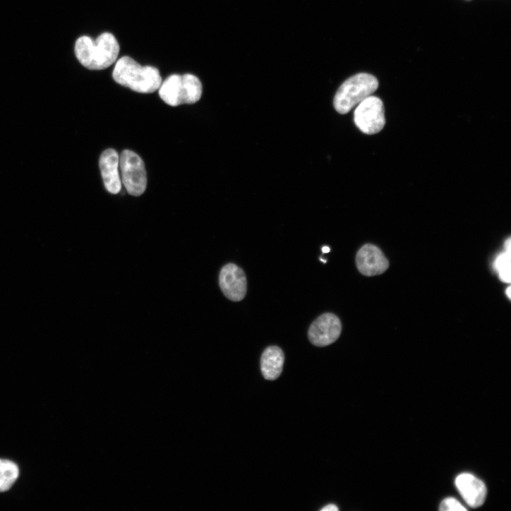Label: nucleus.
<instances>
[{
	"mask_svg": "<svg viewBox=\"0 0 511 511\" xmlns=\"http://www.w3.org/2000/svg\"><path fill=\"white\" fill-rule=\"evenodd\" d=\"M322 251L323 253H329L330 251V248L329 246H325L323 247Z\"/></svg>",
	"mask_w": 511,
	"mask_h": 511,
	"instance_id": "obj_18",
	"label": "nucleus"
},
{
	"mask_svg": "<svg viewBox=\"0 0 511 511\" xmlns=\"http://www.w3.org/2000/svg\"><path fill=\"white\" fill-rule=\"evenodd\" d=\"M505 251L500 253L496 258L494 267L498 273L500 279L510 284V261H511V239L508 238L505 243Z\"/></svg>",
	"mask_w": 511,
	"mask_h": 511,
	"instance_id": "obj_14",
	"label": "nucleus"
},
{
	"mask_svg": "<svg viewBox=\"0 0 511 511\" xmlns=\"http://www.w3.org/2000/svg\"><path fill=\"white\" fill-rule=\"evenodd\" d=\"M505 293H506L507 296L508 297V299H511V288H510V287H509L507 289Z\"/></svg>",
	"mask_w": 511,
	"mask_h": 511,
	"instance_id": "obj_17",
	"label": "nucleus"
},
{
	"mask_svg": "<svg viewBox=\"0 0 511 511\" xmlns=\"http://www.w3.org/2000/svg\"><path fill=\"white\" fill-rule=\"evenodd\" d=\"M356 264L361 274L373 277L385 273L390 267L385 255L373 244L363 246L356 254Z\"/></svg>",
	"mask_w": 511,
	"mask_h": 511,
	"instance_id": "obj_9",
	"label": "nucleus"
},
{
	"mask_svg": "<svg viewBox=\"0 0 511 511\" xmlns=\"http://www.w3.org/2000/svg\"><path fill=\"white\" fill-rule=\"evenodd\" d=\"M342 332V324L337 316L325 313L311 325L308 338L317 347H326L337 340Z\"/></svg>",
	"mask_w": 511,
	"mask_h": 511,
	"instance_id": "obj_7",
	"label": "nucleus"
},
{
	"mask_svg": "<svg viewBox=\"0 0 511 511\" xmlns=\"http://www.w3.org/2000/svg\"><path fill=\"white\" fill-rule=\"evenodd\" d=\"M455 484L462 498L470 507H478L483 504L487 489L481 480L473 474L463 473L456 478Z\"/></svg>",
	"mask_w": 511,
	"mask_h": 511,
	"instance_id": "obj_10",
	"label": "nucleus"
},
{
	"mask_svg": "<svg viewBox=\"0 0 511 511\" xmlns=\"http://www.w3.org/2000/svg\"><path fill=\"white\" fill-rule=\"evenodd\" d=\"M322 511H338L339 508L334 504L327 505L321 509Z\"/></svg>",
	"mask_w": 511,
	"mask_h": 511,
	"instance_id": "obj_16",
	"label": "nucleus"
},
{
	"mask_svg": "<svg viewBox=\"0 0 511 511\" xmlns=\"http://www.w3.org/2000/svg\"><path fill=\"white\" fill-rule=\"evenodd\" d=\"M220 287L230 301H242L247 292V282L244 271L234 264L222 267L219 277Z\"/></svg>",
	"mask_w": 511,
	"mask_h": 511,
	"instance_id": "obj_8",
	"label": "nucleus"
},
{
	"mask_svg": "<svg viewBox=\"0 0 511 511\" xmlns=\"http://www.w3.org/2000/svg\"><path fill=\"white\" fill-rule=\"evenodd\" d=\"M112 77L116 83L145 94L155 92L162 83L157 68L143 66L129 56H124L117 61Z\"/></svg>",
	"mask_w": 511,
	"mask_h": 511,
	"instance_id": "obj_2",
	"label": "nucleus"
},
{
	"mask_svg": "<svg viewBox=\"0 0 511 511\" xmlns=\"http://www.w3.org/2000/svg\"><path fill=\"white\" fill-rule=\"evenodd\" d=\"M440 510L443 511H462L467 508L456 498H447L442 501Z\"/></svg>",
	"mask_w": 511,
	"mask_h": 511,
	"instance_id": "obj_15",
	"label": "nucleus"
},
{
	"mask_svg": "<svg viewBox=\"0 0 511 511\" xmlns=\"http://www.w3.org/2000/svg\"><path fill=\"white\" fill-rule=\"evenodd\" d=\"M20 474L18 466L12 461L0 459V492L11 488Z\"/></svg>",
	"mask_w": 511,
	"mask_h": 511,
	"instance_id": "obj_13",
	"label": "nucleus"
},
{
	"mask_svg": "<svg viewBox=\"0 0 511 511\" xmlns=\"http://www.w3.org/2000/svg\"><path fill=\"white\" fill-rule=\"evenodd\" d=\"M159 94L162 100L170 106L191 104L200 100L203 86L196 76L175 74L162 81Z\"/></svg>",
	"mask_w": 511,
	"mask_h": 511,
	"instance_id": "obj_3",
	"label": "nucleus"
},
{
	"mask_svg": "<svg viewBox=\"0 0 511 511\" xmlns=\"http://www.w3.org/2000/svg\"><path fill=\"white\" fill-rule=\"evenodd\" d=\"M378 87V81L375 76L364 73L356 74L339 87L334 98V107L339 114H347L371 96Z\"/></svg>",
	"mask_w": 511,
	"mask_h": 511,
	"instance_id": "obj_4",
	"label": "nucleus"
},
{
	"mask_svg": "<svg viewBox=\"0 0 511 511\" xmlns=\"http://www.w3.org/2000/svg\"><path fill=\"white\" fill-rule=\"evenodd\" d=\"M285 358L282 349L277 346L267 348L261 358V368L267 380L277 379L282 373Z\"/></svg>",
	"mask_w": 511,
	"mask_h": 511,
	"instance_id": "obj_12",
	"label": "nucleus"
},
{
	"mask_svg": "<svg viewBox=\"0 0 511 511\" xmlns=\"http://www.w3.org/2000/svg\"><path fill=\"white\" fill-rule=\"evenodd\" d=\"M99 164L105 188L112 194H118L121 190V181L117 152L112 149L105 150L100 156Z\"/></svg>",
	"mask_w": 511,
	"mask_h": 511,
	"instance_id": "obj_11",
	"label": "nucleus"
},
{
	"mask_svg": "<svg viewBox=\"0 0 511 511\" xmlns=\"http://www.w3.org/2000/svg\"><path fill=\"white\" fill-rule=\"evenodd\" d=\"M121 181L128 193L140 196L146 191L148 175L145 165L141 157L131 150H124L119 157Z\"/></svg>",
	"mask_w": 511,
	"mask_h": 511,
	"instance_id": "obj_5",
	"label": "nucleus"
},
{
	"mask_svg": "<svg viewBox=\"0 0 511 511\" xmlns=\"http://www.w3.org/2000/svg\"><path fill=\"white\" fill-rule=\"evenodd\" d=\"M119 50L117 40L108 32L102 34L95 41L87 36L81 37L75 45V54L79 62L93 71L111 66L116 61Z\"/></svg>",
	"mask_w": 511,
	"mask_h": 511,
	"instance_id": "obj_1",
	"label": "nucleus"
},
{
	"mask_svg": "<svg viewBox=\"0 0 511 511\" xmlns=\"http://www.w3.org/2000/svg\"><path fill=\"white\" fill-rule=\"evenodd\" d=\"M354 120L359 129L366 135L380 133L386 124L382 100L371 95L363 100L354 111Z\"/></svg>",
	"mask_w": 511,
	"mask_h": 511,
	"instance_id": "obj_6",
	"label": "nucleus"
}]
</instances>
